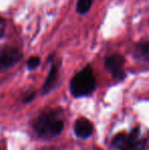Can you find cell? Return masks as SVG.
<instances>
[{
  "mask_svg": "<svg viewBox=\"0 0 149 150\" xmlns=\"http://www.w3.org/2000/svg\"><path fill=\"white\" fill-rule=\"evenodd\" d=\"M136 55L142 59L149 60V41L141 42L136 47Z\"/></svg>",
  "mask_w": 149,
  "mask_h": 150,
  "instance_id": "ba28073f",
  "label": "cell"
},
{
  "mask_svg": "<svg viewBox=\"0 0 149 150\" xmlns=\"http://www.w3.org/2000/svg\"><path fill=\"white\" fill-rule=\"evenodd\" d=\"M22 58L20 50L14 47H4L0 49V71L14 65Z\"/></svg>",
  "mask_w": 149,
  "mask_h": 150,
  "instance_id": "277c9868",
  "label": "cell"
},
{
  "mask_svg": "<svg viewBox=\"0 0 149 150\" xmlns=\"http://www.w3.org/2000/svg\"><path fill=\"white\" fill-rule=\"evenodd\" d=\"M64 126V113L59 109H48L42 112L34 122V129L41 138L57 136Z\"/></svg>",
  "mask_w": 149,
  "mask_h": 150,
  "instance_id": "6da1fadb",
  "label": "cell"
},
{
  "mask_svg": "<svg viewBox=\"0 0 149 150\" xmlns=\"http://www.w3.org/2000/svg\"><path fill=\"white\" fill-rule=\"evenodd\" d=\"M75 133L80 138H88L93 133V126L87 119L81 117L75 124Z\"/></svg>",
  "mask_w": 149,
  "mask_h": 150,
  "instance_id": "8992f818",
  "label": "cell"
},
{
  "mask_svg": "<svg viewBox=\"0 0 149 150\" xmlns=\"http://www.w3.org/2000/svg\"><path fill=\"white\" fill-rule=\"evenodd\" d=\"M147 144L148 134L141 128H135L129 133H119L112 140V145L119 150H144Z\"/></svg>",
  "mask_w": 149,
  "mask_h": 150,
  "instance_id": "7a4b0ae2",
  "label": "cell"
},
{
  "mask_svg": "<svg viewBox=\"0 0 149 150\" xmlns=\"http://www.w3.org/2000/svg\"><path fill=\"white\" fill-rule=\"evenodd\" d=\"M95 89V77L90 65L77 74L71 82V91L76 97H83L91 94Z\"/></svg>",
  "mask_w": 149,
  "mask_h": 150,
  "instance_id": "3957f363",
  "label": "cell"
},
{
  "mask_svg": "<svg viewBox=\"0 0 149 150\" xmlns=\"http://www.w3.org/2000/svg\"><path fill=\"white\" fill-rule=\"evenodd\" d=\"M5 21L3 20L2 18H0V38L4 35V32H5Z\"/></svg>",
  "mask_w": 149,
  "mask_h": 150,
  "instance_id": "8fae6325",
  "label": "cell"
},
{
  "mask_svg": "<svg viewBox=\"0 0 149 150\" xmlns=\"http://www.w3.org/2000/svg\"><path fill=\"white\" fill-rule=\"evenodd\" d=\"M27 64H28V67H29L30 69H36L38 65L40 64V58H39V57H37V56H34V57H31L30 59L28 60Z\"/></svg>",
  "mask_w": 149,
  "mask_h": 150,
  "instance_id": "30bf717a",
  "label": "cell"
},
{
  "mask_svg": "<svg viewBox=\"0 0 149 150\" xmlns=\"http://www.w3.org/2000/svg\"><path fill=\"white\" fill-rule=\"evenodd\" d=\"M57 76H58V65L53 64L50 69L49 75H48L47 79L45 81V84H44L43 90L44 92H48L56 83V80H57Z\"/></svg>",
  "mask_w": 149,
  "mask_h": 150,
  "instance_id": "52a82bcc",
  "label": "cell"
},
{
  "mask_svg": "<svg viewBox=\"0 0 149 150\" xmlns=\"http://www.w3.org/2000/svg\"><path fill=\"white\" fill-rule=\"evenodd\" d=\"M124 63L125 59L121 54H112L105 58V67L113 77L117 79H121L125 76L123 69Z\"/></svg>",
  "mask_w": 149,
  "mask_h": 150,
  "instance_id": "5b68a950",
  "label": "cell"
},
{
  "mask_svg": "<svg viewBox=\"0 0 149 150\" xmlns=\"http://www.w3.org/2000/svg\"><path fill=\"white\" fill-rule=\"evenodd\" d=\"M93 0H78L77 11L80 14H85L90 10Z\"/></svg>",
  "mask_w": 149,
  "mask_h": 150,
  "instance_id": "9c48e42d",
  "label": "cell"
}]
</instances>
